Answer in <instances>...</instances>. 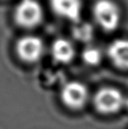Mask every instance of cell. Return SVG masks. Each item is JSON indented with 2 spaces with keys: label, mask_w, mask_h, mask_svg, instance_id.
I'll list each match as a JSON object with an SVG mask.
<instances>
[{
  "label": "cell",
  "mask_w": 128,
  "mask_h": 129,
  "mask_svg": "<svg viewBox=\"0 0 128 129\" xmlns=\"http://www.w3.org/2000/svg\"><path fill=\"white\" fill-rule=\"evenodd\" d=\"M97 24L106 31H114L121 22V11L112 0H98L92 9Z\"/></svg>",
  "instance_id": "6da1fadb"
},
{
  "label": "cell",
  "mask_w": 128,
  "mask_h": 129,
  "mask_svg": "<svg viewBox=\"0 0 128 129\" xmlns=\"http://www.w3.org/2000/svg\"><path fill=\"white\" fill-rule=\"evenodd\" d=\"M14 18L23 27H35L43 21V8L37 0H21L15 9Z\"/></svg>",
  "instance_id": "7a4b0ae2"
},
{
  "label": "cell",
  "mask_w": 128,
  "mask_h": 129,
  "mask_svg": "<svg viewBox=\"0 0 128 129\" xmlns=\"http://www.w3.org/2000/svg\"><path fill=\"white\" fill-rule=\"evenodd\" d=\"M93 103L95 108L101 113L113 114L122 108L124 97L119 90L107 87L96 92Z\"/></svg>",
  "instance_id": "3957f363"
},
{
  "label": "cell",
  "mask_w": 128,
  "mask_h": 129,
  "mask_svg": "<svg viewBox=\"0 0 128 129\" xmlns=\"http://www.w3.org/2000/svg\"><path fill=\"white\" fill-rule=\"evenodd\" d=\"M61 99L68 108L79 109L83 108L89 99L87 87L78 81L66 83L61 90Z\"/></svg>",
  "instance_id": "277c9868"
},
{
  "label": "cell",
  "mask_w": 128,
  "mask_h": 129,
  "mask_svg": "<svg viewBox=\"0 0 128 129\" xmlns=\"http://www.w3.org/2000/svg\"><path fill=\"white\" fill-rule=\"evenodd\" d=\"M18 56L24 61H39L44 53V44L39 37L25 36L18 41L16 45Z\"/></svg>",
  "instance_id": "5b68a950"
},
{
  "label": "cell",
  "mask_w": 128,
  "mask_h": 129,
  "mask_svg": "<svg viewBox=\"0 0 128 129\" xmlns=\"http://www.w3.org/2000/svg\"><path fill=\"white\" fill-rule=\"evenodd\" d=\"M55 13L74 23H78L82 12L81 0H50Z\"/></svg>",
  "instance_id": "8992f818"
},
{
  "label": "cell",
  "mask_w": 128,
  "mask_h": 129,
  "mask_svg": "<svg viewBox=\"0 0 128 129\" xmlns=\"http://www.w3.org/2000/svg\"><path fill=\"white\" fill-rule=\"evenodd\" d=\"M107 55L111 61L121 69H128V40H115L109 44Z\"/></svg>",
  "instance_id": "52a82bcc"
},
{
  "label": "cell",
  "mask_w": 128,
  "mask_h": 129,
  "mask_svg": "<svg viewBox=\"0 0 128 129\" xmlns=\"http://www.w3.org/2000/svg\"><path fill=\"white\" fill-rule=\"evenodd\" d=\"M52 56L54 59L61 64L70 63L75 56V50L71 42L66 39H57L52 45Z\"/></svg>",
  "instance_id": "ba28073f"
},
{
  "label": "cell",
  "mask_w": 128,
  "mask_h": 129,
  "mask_svg": "<svg viewBox=\"0 0 128 129\" xmlns=\"http://www.w3.org/2000/svg\"><path fill=\"white\" fill-rule=\"evenodd\" d=\"M83 58L85 62L89 65H97L102 59V54L98 49L93 47H88L83 52Z\"/></svg>",
  "instance_id": "9c48e42d"
},
{
  "label": "cell",
  "mask_w": 128,
  "mask_h": 129,
  "mask_svg": "<svg viewBox=\"0 0 128 129\" xmlns=\"http://www.w3.org/2000/svg\"><path fill=\"white\" fill-rule=\"evenodd\" d=\"M74 34L76 37V39L80 40V41H88V40L91 39L92 28H91L90 25L82 24L75 28V30L74 31Z\"/></svg>",
  "instance_id": "30bf717a"
}]
</instances>
